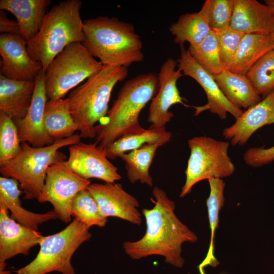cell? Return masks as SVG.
Masks as SVG:
<instances>
[{
    "instance_id": "obj_22",
    "label": "cell",
    "mask_w": 274,
    "mask_h": 274,
    "mask_svg": "<svg viewBox=\"0 0 274 274\" xmlns=\"http://www.w3.org/2000/svg\"><path fill=\"white\" fill-rule=\"evenodd\" d=\"M35 87V80H12L0 74V112L14 121L23 118L30 106Z\"/></svg>"
},
{
    "instance_id": "obj_40",
    "label": "cell",
    "mask_w": 274,
    "mask_h": 274,
    "mask_svg": "<svg viewBox=\"0 0 274 274\" xmlns=\"http://www.w3.org/2000/svg\"><path fill=\"white\" fill-rule=\"evenodd\" d=\"M272 36L273 40V41H274V32L273 33H272Z\"/></svg>"
},
{
    "instance_id": "obj_23",
    "label": "cell",
    "mask_w": 274,
    "mask_h": 274,
    "mask_svg": "<svg viewBox=\"0 0 274 274\" xmlns=\"http://www.w3.org/2000/svg\"><path fill=\"white\" fill-rule=\"evenodd\" d=\"M213 76L225 97L241 109H248L262 99L246 75L225 69Z\"/></svg>"
},
{
    "instance_id": "obj_27",
    "label": "cell",
    "mask_w": 274,
    "mask_h": 274,
    "mask_svg": "<svg viewBox=\"0 0 274 274\" xmlns=\"http://www.w3.org/2000/svg\"><path fill=\"white\" fill-rule=\"evenodd\" d=\"M172 136L171 132L166 131L165 127L144 128L140 132L123 135L115 141L106 149L107 156L108 159H115L146 144L160 143L164 145Z\"/></svg>"
},
{
    "instance_id": "obj_16",
    "label": "cell",
    "mask_w": 274,
    "mask_h": 274,
    "mask_svg": "<svg viewBox=\"0 0 274 274\" xmlns=\"http://www.w3.org/2000/svg\"><path fill=\"white\" fill-rule=\"evenodd\" d=\"M106 217H115L140 225L141 215L138 210L139 203L127 192L120 183H93L87 188Z\"/></svg>"
},
{
    "instance_id": "obj_39",
    "label": "cell",
    "mask_w": 274,
    "mask_h": 274,
    "mask_svg": "<svg viewBox=\"0 0 274 274\" xmlns=\"http://www.w3.org/2000/svg\"><path fill=\"white\" fill-rule=\"evenodd\" d=\"M0 274H13L10 270H6V268H0Z\"/></svg>"
},
{
    "instance_id": "obj_1",
    "label": "cell",
    "mask_w": 274,
    "mask_h": 274,
    "mask_svg": "<svg viewBox=\"0 0 274 274\" xmlns=\"http://www.w3.org/2000/svg\"><path fill=\"white\" fill-rule=\"evenodd\" d=\"M152 195L153 208L142 210L147 226L144 235L136 241L124 242L123 248L132 259L158 255L163 257L166 263L181 268L185 262L183 244L195 243L198 237L177 217L175 202L163 190L155 186Z\"/></svg>"
},
{
    "instance_id": "obj_18",
    "label": "cell",
    "mask_w": 274,
    "mask_h": 274,
    "mask_svg": "<svg viewBox=\"0 0 274 274\" xmlns=\"http://www.w3.org/2000/svg\"><path fill=\"white\" fill-rule=\"evenodd\" d=\"M271 124H274V89L243 112L233 125L223 130L222 134L231 145L243 146L256 130Z\"/></svg>"
},
{
    "instance_id": "obj_35",
    "label": "cell",
    "mask_w": 274,
    "mask_h": 274,
    "mask_svg": "<svg viewBox=\"0 0 274 274\" xmlns=\"http://www.w3.org/2000/svg\"><path fill=\"white\" fill-rule=\"evenodd\" d=\"M214 32L222 62L226 69H229L245 34L230 27Z\"/></svg>"
},
{
    "instance_id": "obj_3",
    "label": "cell",
    "mask_w": 274,
    "mask_h": 274,
    "mask_svg": "<svg viewBox=\"0 0 274 274\" xmlns=\"http://www.w3.org/2000/svg\"><path fill=\"white\" fill-rule=\"evenodd\" d=\"M83 33L82 44L103 65L128 68L144 60L141 37L130 23L98 16L83 22Z\"/></svg>"
},
{
    "instance_id": "obj_33",
    "label": "cell",
    "mask_w": 274,
    "mask_h": 274,
    "mask_svg": "<svg viewBox=\"0 0 274 274\" xmlns=\"http://www.w3.org/2000/svg\"><path fill=\"white\" fill-rule=\"evenodd\" d=\"M14 120L0 112V165L15 158L21 151V144Z\"/></svg>"
},
{
    "instance_id": "obj_26",
    "label": "cell",
    "mask_w": 274,
    "mask_h": 274,
    "mask_svg": "<svg viewBox=\"0 0 274 274\" xmlns=\"http://www.w3.org/2000/svg\"><path fill=\"white\" fill-rule=\"evenodd\" d=\"M44 120L48 134L54 141L71 137L78 131V126L69 111L67 98L48 100Z\"/></svg>"
},
{
    "instance_id": "obj_29",
    "label": "cell",
    "mask_w": 274,
    "mask_h": 274,
    "mask_svg": "<svg viewBox=\"0 0 274 274\" xmlns=\"http://www.w3.org/2000/svg\"><path fill=\"white\" fill-rule=\"evenodd\" d=\"M210 187L209 196L207 199L208 217L211 229V240L206 257L199 265L201 274H204L203 268L207 265L213 267L218 264L219 262L214 255V237L216 229L219 223V214L224 206V190L225 184L222 179L210 178L208 179Z\"/></svg>"
},
{
    "instance_id": "obj_11",
    "label": "cell",
    "mask_w": 274,
    "mask_h": 274,
    "mask_svg": "<svg viewBox=\"0 0 274 274\" xmlns=\"http://www.w3.org/2000/svg\"><path fill=\"white\" fill-rule=\"evenodd\" d=\"M178 66L184 75L195 80L204 90L207 97L206 105L193 107L194 115L198 116L204 111L217 115L222 120L227 118V113L235 119L243 112V110L232 105L224 95L213 75L200 66L190 54L188 50L180 46V57L177 60Z\"/></svg>"
},
{
    "instance_id": "obj_4",
    "label": "cell",
    "mask_w": 274,
    "mask_h": 274,
    "mask_svg": "<svg viewBox=\"0 0 274 274\" xmlns=\"http://www.w3.org/2000/svg\"><path fill=\"white\" fill-rule=\"evenodd\" d=\"M82 2H60L48 11L37 35L27 42L30 57L41 63L45 73L52 60L69 45L84 41Z\"/></svg>"
},
{
    "instance_id": "obj_10",
    "label": "cell",
    "mask_w": 274,
    "mask_h": 274,
    "mask_svg": "<svg viewBox=\"0 0 274 274\" xmlns=\"http://www.w3.org/2000/svg\"><path fill=\"white\" fill-rule=\"evenodd\" d=\"M90 184L89 180L74 172L66 160L59 161L48 168L44 186L37 200L41 203H51L58 219L65 223H71L74 198Z\"/></svg>"
},
{
    "instance_id": "obj_34",
    "label": "cell",
    "mask_w": 274,
    "mask_h": 274,
    "mask_svg": "<svg viewBox=\"0 0 274 274\" xmlns=\"http://www.w3.org/2000/svg\"><path fill=\"white\" fill-rule=\"evenodd\" d=\"M233 8L234 0H206L201 9L211 29L216 31L230 27Z\"/></svg>"
},
{
    "instance_id": "obj_37",
    "label": "cell",
    "mask_w": 274,
    "mask_h": 274,
    "mask_svg": "<svg viewBox=\"0 0 274 274\" xmlns=\"http://www.w3.org/2000/svg\"><path fill=\"white\" fill-rule=\"evenodd\" d=\"M0 32L1 33L20 35L18 22L9 19L4 10L0 11Z\"/></svg>"
},
{
    "instance_id": "obj_6",
    "label": "cell",
    "mask_w": 274,
    "mask_h": 274,
    "mask_svg": "<svg viewBox=\"0 0 274 274\" xmlns=\"http://www.w3.org/2000/svg\"><path fill=\"white\" fill-rule=\"evenodd\" d=\"M81 136H73L54 141L49 146L34 147L21 143L22 150L14 159L0 165L2 177L16 179L26 199H37L44 187L47 170L53 164L66 160L59 149L80 142Z\"/></svg>"
},
{
    "instance_id": "obj_9",
    "label": "cell",
    "mask_w": 274,
    "mask_h": 274,
    "mask_svg": "<svg viewBox=\"0 0 274 274\" xmlns=\"http://www.w3.org/2000/svg\"><path fill=\"white\" fill-rule=\"evenodd\" d=\"M188 144L190 154L180 197L190 193L194 185L202 180L221 179L234 173L235 166L228 154L229 142L200 136L189 140Z\"/></svg>"
},
{
    "instance_id": "obj_32",
    "label": "cell",
    "mask_w": 274,
    "mask_h": 274,
    "mask_svg": "<svg viewBox=\"0 0 274 274\" xmlns=\"http://www.w3.org/2000/svg\"><path fill=\"white\" fill-rule=\"evenodd\" d=\"M246 75L260 95L265 96L274 89V49L261 57Z\"/></svg>"
},
{
    "instance_id": "obj_21",
    "label": "cell",
    "mask_w": 274,
    "mask_h": 274,
    "mask_svg": "<svg viewBox=\"0 0 274 274\" xmlns=\"http://www.w3.org/2000/svg\"><path fill=\"white\" fill-rule=\"evenodd\" d=\"M50 0H1V10L11 13L16 18L20 35L27 42L39 32Z\"/></svg>"
},
{
    "instance_id": "obj_13",
    "label": "cell",
    "mask_w": 274,
    "mask_h": 274,
    "mask_svg": "<svg viewBox=\"0 0 274 274\" xmlns=\"http://www.w3.org/2000/svg\"><path fill=\"white\" fill-rule=\"evenodd\" d=\"M68 151L67 163L80 177L87 180L97 179L107 183L121 179L117 167L109 160L106 149L96 143L79 142L71 146Z\"/></svg>"
},
{
    "instance_id": "obj_12",
    "label": "cell",
    "mask_w": 274,
    "mask_h": 274,
    "mask_svg": "<svg viewBox=\"0 0 274 274\" xmlns=\"http://www.w3.org/2000/svg\"><path fill=\"white\" fill-rule=\"evenodd\" d=\"M177 60L168 58L162 64L158 75V89L150 103L147 121L150 127L164 128L172 118L174 114L169 111L170 107L179 104L189 107L184 102L177 87L178 80L184 76L178 68Z\"/></svg>"
},
{
    "instance_id": "obj_14",
    "label": "cell",
    "mask_w": 274,
    "mask_h": 274,
    "mask_svg": "<svg viewBox=\"0 0 274 274\" xmlns=\"http://www.w3.org/2000/svg\"><path fill=\"white\" fill-rule=\"evenodd\" d=\"M27 44L20 35L1 33L0 74L12 80H35L43 67L41 62L30 57Z\"/></svg>"
},
{
    "instance_id": "obj_7",
    "label": "cell",
    "mask_w": 274,
    "mask_h": 274,
    "mask_svg": "<svg viewBox=\"0 0 274 274\" xmlns=\"http://www.w3.org/2000/svg\"><path fill=\"white\" fill-rule=\"evenodd\" d=\"M91 236L89 227L74 219L59 232L44 236L33 260L13 272L15 274H47L53 271L76 274L71 262L72 256Z\"/></svg>"
},
{
    "instance_id": "obj_17",
    "label": "cell",
    "mask_w": 274,
    "mask_h": 274,
    "mask_svg": "<svg viewBox=\"0 0 274 274\" xmlns=\"http://www.w3.org/2000/svg\"><path fill=\"white\" fill-rule=\"evenodd\" d=\"M43 236L38 230L16 222L9 216V211L0 206V264L18 254L28 255Z\"/></svg>"
},
{
    "instance_id": "obj_30",
    "label": "cell",
    "mask_w": 274,
    "mask_h": 274,
    "mask_svg": "<svg viewBox=\"0 0 274 274\" xmlns=\"http://www.w3.org/2000/svg\"><path fill=\"white\" fill-rule=\"evenodd\" d=\"M187 50L200 66L213 75L226 69L221 60L216 33L213 30L198 46H189Z\"/></svg>"
},
{
    "instance_id": "obj_24",
    "label": "cell",
    "mask_w": 274,
    "mask_h": 274,
    "mask_svg": "<svg viewBox=\"0 0 274 274\" xmlns=\"http://www.w3.org/2000/svg\"><path fill=\"white\" fill-rule=\"evenodd\" d=\"M273 49L274 41L272 34H245L228 70L246 75L261 57Z\"/></svg>"
},
{
    "instance_id": "obj_25",
    "label": "cell",
    "mask_w": 274,
    "mask_h": 274,
    "mask_svg": "<svg viewBox=\"0 0 274 274\" xmlns=\"http://www.w3.org/2000/svg\"><path fill=\"white\" fill-rule=\"evenodd\" d=\"M211 30L207 17L201 9L198 12L182 14L169 27V31L175 37V43L182 46L188 42L189 46L193 47L200 44Z\"/></svg>"
},
{
    "instance_id": "obj_20",
    "label": "cell",
    "mask_w": 274,
    "mask_h": 274,
    "mask_svg": "<svg viewBox=\"0 0 274 274\" xmlns=\"http://www.w3.org/2000/svg\"><path fill=\"white\" fill-rule=\"evenodd\" d=\"M19 185L16 179L0 178V206L10 212L12 219L23 226L38 231L39 225L58 219L53 210L39 214L24 209L21 206L20 196L22 191L19 189Z\"/></svg>"
},
{
    "instance_id": "obj_28",
    "label": "cell",
    "mask_w": 274,
    "mask_h": 274,
    "mask_svg": "<svg viewBox=\"0 0 274 274\" xmlns=\"http://www.w3.org/2000/svg\"><path fill=\"white\" fill-rule=\"evenodd\" d=\"M162 146L160 143L146 144L119 157L125 164L127 177L131 183L139 181L150 187L153 186L149 169L157 150Z\"/></svg>"
},
{
    "instance_id": "obj_2",
    "label": "cell",
    "mask_w": 274,
    "mask_h": 274,
    "mask_svg": "<svg viewBox=\"0 0 274 274\" xmlns=\"http://www.w3.org/2000/svg\"><path fill=\"white\" fill-rule=\"evenodd\" d=\"M158 75L148 73L126 81L118 93L105 120L95 127V142L106 149L120 137L144 130L139 122L143 109L158 89Z\"/></svg>"
},
{
    "instance_id": "obj_31",
    "label": "cell",
    "mask_w": 274,
    "mask_h": 274,
    "mask_svg": "<svg viewBox=\"0 0 274 274\" xmlns=\"http://www.w3.org/2000/svg\"><path fill=\"white\" fill-rule=\"evenodd\" d=\"M71 215L89 228L92 226L105 227L108 221L87 189L76 196L72 205Z\"/></svg>"
},
{
    "instance_id": "obj_36",
    "label": "cell",
    "mask_w": 274,
    "mask_h": 274,
    "mask_svg": "<svg viewBox=\"0 0 274 274\" xmlns=\"http://www.w3.org/2000/svg\"><path fill=\"white\" fill-rule=\"evenodd\" d=\"M244 159L249 166L260 167L274 161V146L269 148H250L244 154Z\"/></svg>"
},
{
    "instance_id": "obj_5",
    "label": "cell",
    "mask_w": 274,
    "mask_h": 274,
    "mask_svg": "<svg viewBox=\"0 0 274 274\" xmlns=\"http://www.w3.org/2000/svg\"><path fill=\"white\" fill-rule=\"evenodd\" d=\"M128 75V68L103 65L100 71L70 92L69 111L81 138L95 137V124L106 116L113 89Z\"/></svg>"
},
{
    "instance_id": "obj_8",
    "label": "cell",
    "mask_w": 274,
    "mask_h": 274,
    "mask_svg": "<svg viewBox=\"0 0 274 274\" xmlns=\"http://www.w3.org/2000/svg\"><path fill=\"white\" fill-rule=\"evenodd\" d=\"M102 67L82 43L69 45L52 60L45 72L48 99H63L68 92Z\"/></svg>"
},
{
    "instance_id": "obj_19",
    "label": "cell",
    "mask_w": 274,
    "mask_h": 274,
    "mask_svg": "<svg viewBox=\"0 0 274 274\" xmlns=\"http://www.w3.org/2000/svg\"><path fill=\"white\" fill-rule=\"evenodd\" d=\"M230 27L244 34L274 32V10L257 0H234Z\"/></svg>"
},
{
    "instance_id": "obj_38",
    "label": "cell",
    "mask_w": 274,
    "mask_h": 274,
    "mask_svg": "<svg viewBox=\"0 0 274 274\" xmlns=\"http://www.w3.org/2000/svg\"><path fill=\"white\" fill-rule=\"evenodd\" d=\"M265 4L274 10V0H265Z\"/></svg>"
},
{
    "instance_id": "obj_15",
    "label": "cell",
    "mask_w": 274,
    "mask_h": 274,
    "mask_svg": "<svg viewBox=\"0 0 274 274\" xmlns=\"http://www.w3.org/2000/svg\"><path fill=\"white\" fill-rule=\"evenodd\" d=\"M32 101L26 115L14 121L20 141L34 147L52 144L54 141L48 134L44 125V112L48 100L45 89V73L42 71L36 77Z\"/></svg>"
}]
</instances>
